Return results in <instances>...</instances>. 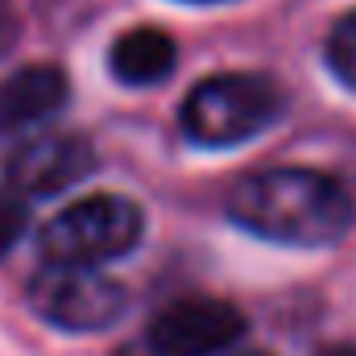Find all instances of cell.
<instances>
[{"label": "cell", "mask_w": 356, "mask_h": 356, "mask_svg": "<svg viewBox=\"0 0 356 356\" xmlns=\"http://www.w3.org/2000/svg\"><path fill=\"white\" fill-rule=\"evenodd\" d=\"M228 216L245 232L273 245L323 249L353 228L356 207L353 195L323 170L273 166L245 175L228 191Z\"/></svg>", "instance_id": "obj_1"}, {"label": "cell", "mask_w": 356, "mask_h": 356, "mask_svg": "<svg viewBox=\"0 0 356 356\" xmlns=\"http://www.w3.org/2000/svg\"><path fill=\"white\" fill-rule=\"evenodd\" d=\"M282 88L269 75L253 71H228L195 83L182 99V133L195 145L228 149L241 141H253L282 116Z\"/></svg>", "instance_id": "obj_2"}, {"label": "cell", "mask_w": 356, "mask_h": 356, "mask_svg": "<svg viewBox=\"0 0 356 356\" xmlns=\"http://www.w3.org/2000/svg\"><path fill=\"white\" fill-rule=\"evenodd\" d=\"M145 236V216L124 195H88L63 207L42 232L38 253L50 266H91L133 253Z\"/></svg>", "instance_id": "obj_3"}, {"label": "cell", "mask_w": 356, "mask_h": 356, "mask_svg": "<svg viewBox=\"0 0 356 356\" xmlns=\"http://www.w3.org/2000/svg\"><path fill=\"white\" fill-rule=\"evenodd\" d=\"M25 302L42 323L88 336V332H104L120 323V315L129 311V290L91 266H50L46 261L29 277Z\"/></svg>", "instance_id": "obj_4"}, {"label": "cell", "mask_w": 356, "mask_h": 356, "mask_svg": "<svg viewBox=\"0 0 356 356\" xmlns=\"http://www.w3.org/2000/svg\"><path fill=\"white\" fill-rule=\"evenodd\" d=\"M245 327L249 323L241 307H232L228 298L191 294L166 302L145 323L137 344H129L120 356H220L245 336Z\"/></svg>", "instance_id": "obj_5"}, {"label": "cell", "mask_w": 356, "mask_h": 356, "mask_svg": "<svg viewBox=\"0 0 356 356\" xmlns=\"http://www.w3.org/2000/svg\"><path fill=\"white\" fill-rule=\"evenodd\" d=\"M95 166L91 141L83 133L42 129L21 137L4 158V186L21 199H50L75 182H83Z\"/></svg>", "instance_id": "obj_6"}, {"label": "cell", "mask_w": 356, "mask_h": 356, "mask_svg": "<svg viewBox=\"0 0 356 356\" xmlns=\"http://www.w3.org/2000/svg\"><path fill=\"white\" fill-rule=\"evenodd\" d=\"M67 91H71V83L58 67H50V63L25 67L0 83V124H8V129L42 124L67 104Z\"/></svg>", "instance_id": "obj_7"}, {"label": "cell", "mask_w": 356, "mask_h": 356, "mask_svg": "<svg viewBox=\"0 0 356 356\" xmlns=\"http://www.w3.org/2000/svg\"><path fill=\"white\" fill-rule=\"evenodd\" d=\"M112 75L129 88H154L162 79H170L178 63V46L166 29H154V25H141V29H129L116 38L112 46Z\"/></svg>", "instance_id": "obj_8"}, {"label": "cell", "mask_w": 356, "mask_h": 356, "mask_svg": "<svg viewBox=\"0 0 356 356\" xmlns=\"http://www.w3.org/2000/svg\"><path fill=\"white\" fill-rule=\"evenodd\" d=\"M327 63H332L336 79L356 91V8L348 17H340L336 29L327 33Z\"/></svg>", "instance_id": "obj_9"}, {"label": "cell", "mask_w": 356, "mask_h": 356, "mask_svg": "<svg viewBox=\"0 0 356 356\" xmlns=\"http://www.w3.org/2000/svg\"><path fill=\"white\" fill-rule=\"evenodd\" d=\"M25 228H29V207H25V199L4 186V191H0V257L13 253V245L25 236Z\"/></svg>", "instance_id": "obj_10"}, {"label": "cell", "mask_w": 356, "mask_h": 356, "mask_svg": "<svg viewBox=\"0 0 356 356\" xmlns=\"http://www.w3.org/2000/svg\"><path fill=\"white\" fill-rule=\"evenodd\" d=\"M21 38V21H17V8L13 0H0V54H8Z\"/></svg>", "instance_id": "obj_11"}, {"label": "cell", "mask_w": 356, "mask_h": 356, "mask_svg": "<svg viewBox=\"0 0 356 356\" xmlns=\"http://www.w3.org/2000/svg\"><path fill=\"white\" fill-rule=\"evenodd\" d=\"M323 356H356V348H348V344H340V348H327Z\"/></svg>", "instance_id": "obj_12"}, {"label": "cell", "mask_w": 356, "mask_h": 356, "mask_svg": "<svg viewBox=\"0 0 356 356\" xmlns=\"http://www.w3.org/2000/svg\"><path fill=\"white\" fill-rule=\"evenodd\" d=\"M191 4H216V0H191Z\"/></svg>", "instance_id": "obj_13"}, {"label": "cell", "mask_w": 356, "mask_h": 356, "mask_svg": "<svg viewBox=\"0 0 356 356\" xmlns=\"http://www.w3.org/2000/svg\"><path fill=\"white\" fill-rule=\"evenodd\" d=\"M245 356H269V353H245Z\"/></svg>", "instance_id": "obj_14"}]
</instances>
